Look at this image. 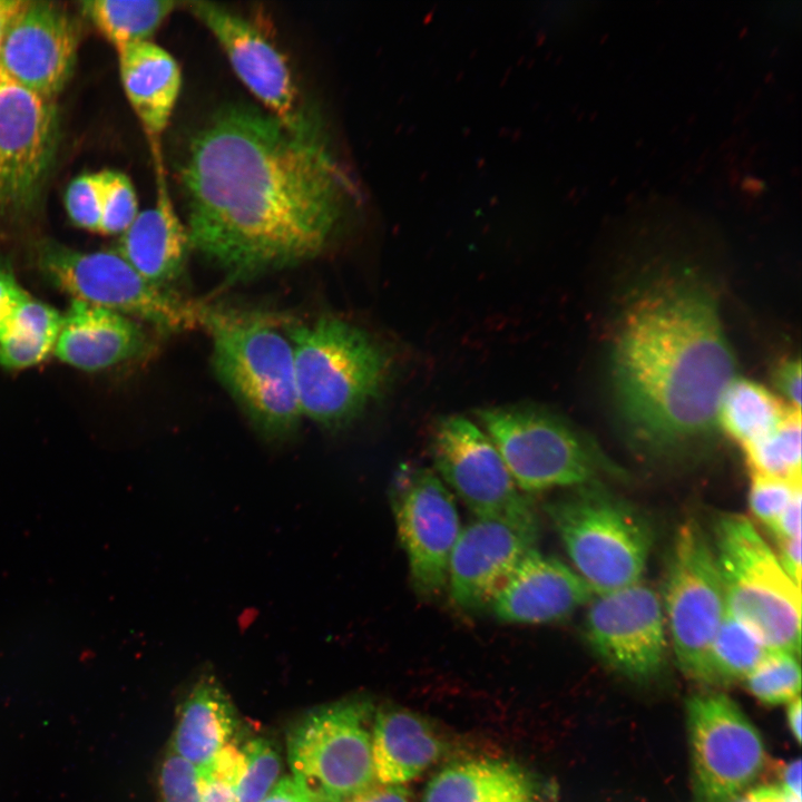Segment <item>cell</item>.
<instances>
[{
    "instance_id": "14",
    "label": "cell",
    "mask_w": 802,
    "mask_h": 802,
    "mask_svg": "<svg viewBox=\"0 0 802 802\" xmlns=\"http://www.w3.org/2000/svg\"><path fill=\"white\" fill-rule=\"evenodd\" d=\"M59 138L53 99L0 69V216L28 211L53 165Z\"/></svg>"
},
{
    "instance_id": "32",
    "label": "cell",
    "mask_w": 802,
    "mask_h": 802,
    "mask_svg": "<svg viewBox=\"0 0 802 802\" xmlns=\"http://www.w3.org/2000/svg\"><path fill=\"white\" fill-rule=\"evenodd\" d=\"M245 767L236 786L238 802H260L276 784L281 756L274 743L255 737L242 746Z\"/></svg>"
},
{
    "instance_id": "40",
    "label": "cell",
    "mask_w": 802,
    "mask_h": 802,
    "mask_svg": "<svg viewBox=\"0 0 802 802\" xmlns=\"http://www.w3.org/2000/svg\"><path fill=\"white\" fill-rule=\"evenodd\" d=\"M801 500L800 491L769 527L776 541L790 539L801 534Z\"/></svg>"
},
{
    "instance_id": "37",
    "label": "cell",
    "mask_w": 802,
    "mask_h": 802,
    "mask_svg": "<svg viewBox=\"0 0 802 802\" xmlns=\"http://www.w3.org/2000/svg\"><path fill=\"white\" fill-rule=\"evenodd\" d=\"M30 295L19 285L12 267L0 261V339L7 332L20 306Z\"/></svg>"
},
{
    "instance_id": "19",
    "label": "cell",
    "mask_w": 802,
    "mask_h": 802,
    "mask_svg": "<svg viewBox=\"0 0 802 802\" xmlns=\"http://www.w3.org/2000/svg\"><path fill=\"white\" fill-rule=\"evenodd\" d=\"M568 565L530 549L498 590L490 608L509 624H549L565 619L595 597Z\"/></svg>"
},
{
    "instance_id": "20",
    "label": "cell",
    "mask_w": 802,
    "mask_h": 802,
    "mask_svg": "<svg viewBox=\"0 0 802 802\" xmlns=\"http://www.w3.org/2000/svg\"><path fill=\"white\" fill-rule=\"evenodd\" d=\"M145 345L140 326L118 312L72 300L62 314L53 353L84 371H98L138 355Z\"/></svg>"
},
{
    "instance_id": "27",
    "label": "cell",
    "mask_w": 802,
    "mask_h": 802,
    "mask_svg": "<svg viewBox=\"0 0 802 802\" xmlns=\"http://www.w3.org/2000/svg\"><path fill=\"white\" fill-rule=\"evenodd\" d=\"M178 3L170 0H86L81 11L116 49L149 41Z\"/></svg>"
},
{
    "instance_id": "4",
    "label": "cell",
    "mask_w": 802,
    "mask_h": 802,
    "mask_svg": "<svg viewBox=\"0 0 802 802\" xmlns=\"http://www.w3.org/2000/svg\"><path fill=\"white\" fill-rule=\"evenodd\" d=\"M302 417L327 428L354 420L387 387L392 360L369 333L323 316L288 326Z\"/></svg>"
},
{
    "instance_id": "1",
    "label": "cell",
    "mask_w": 802,
    "mask_h": 802,
    "mask_svg": "<svg viewBox=\"0 0 802 802\" xmlns=\"http://www.w3.org/2000/svg\"><path fill=\"white\" fill-rule=\"evenodd\" d=\"M180 183L190 247L232 281L319 255L352 189L315 126L291 128L246 105L197 131Z\"/></svg>"
},
{
    "instance_id": "30",
    "label": "cell",
    "mask_w": 802,
    "mask_h": 802,
    "mask_svg": "<svg viewBox=\"0 0 802 802\" xmlns=\"http://www.w3.org/2000/svg\"><path fill=\"white\" fill-rule=\"evenodd\" d=\"M801 410H792L770 433L743 446L751 475L802 481Z\"/></svg>"
},
{
    "instance_id": "26",
    "label": "cell",
    "mask_w": 802,
    "mask_h": 802,
    "mask_svg": "<svg viewBox=\"0 0 802 802\" xmlns=\"http://www.w3.org/2000/svg\"><path fill=\"white\" fill-rule=\"evenodd\" d=\"M792 410L762 384L736 376L721 399L718 430L743 447L770 433Z\"/></svg>"
},
{
    "instance_id": "35",
    "label": "cell",
    "mask_w": 802,
    "mask_h": 802,
    "mask_svg": "<svg viewBox=\"0 0 802 802\" xmlns=\"http://www.w3.org/2000/svg\"><path fill=\"white\" fill-rule=\"evenodd\" d=\"M801 490V482L751 475L749 489L750 510L756 519L769 528Z\"/></svg>"
},
{
    "instance_id": "2",
    "label": "cell",
    "mask_w": 802,
    "mask_h": 802,
    "mask_svg": "<svg viewBox=\"0 0 802 802\" xmlns=\"http://www.w3.org/2000/svg\"><path fill=\"white\" fill-rule=\"evenodd\" d=\"M609 361L616 408L636 448L665 453L718 431L736 359L716 297L695 275H666L637 291L618 315Z\"/></svg>"
},
{
    "instance_id": "39",
    "label": "cell",
    "mask_w": 802,
    "mask_h": 802,
    "mask_svg": "<svg viewBox=\"0 0 802 802\" xmlns=\"http://www.w3.org/2000/svg\"><path fill=\"white\" fill-rule=\"evenodd\" d=\"M334 802H412L404 785L373 782L369 786Z\"/></svg>"
},
{
    "instance_id": "3",
    "label": "cell",
    "mask_w": 802,
    "mask_h": 802,
    "mask_svg": "<svg viewBox=\"0 0 802 802\" xmlns=\"http://www.w3.org/2000/svg\"><path fill=\"white\" fill-rule=\"evenodd\" d=\"M217 379L266 438L283 439L302 419L288 327L257 312L202 307Z\"/></svg>"
},
{
    "instance_id": "21",
    "label": "cell",
    "mask_w": 802,
    "mask_h": 802,
    "mask_svg": "<svg viewBox=\"0 0 802 802\" xmlns=\"http://www.w3.org/2000/svg\"><path fill=\"white\" fill-rule=\"evenodd\" d=\"M160 169L159 163L156 205L137 214L121 234L117 253L147 282L165 288L180 275L190 242L165 188Z\"/></svg>"
},
{
    "instance_id": "33",
    "label": "cell",
    "mask_w": 802,
    "mask_h": 802,
    "mask_svg": "<svg viewBox=\"0 0 802 802\" xmlns=\"http://www.w3.org/2000/svg\"><path fill=\"white\" fill-rule=\"evenodd\" d=\"M101 219L99 233L123 234L138 214V202L130 179L121 172H99Z\"/></svg>"
},
{
    "instance_id": "22",
    "label": "cell",
    "mask_w": 802,
    "mask_h": 802,
    "mask_svg": "<svg viewBox=\"0 0 802 802\" xmlns=\"http://www.w3.org/2000/svg\"><path fill=\"white\" fill-rule=\"evenodd\" d=\"M117 52L127 99L156 147L179 96V66L168 51L150 41L121 47Z\"/></svg>"
},
{
    "instance_id": "47",
    "label": "cell",
    "mask_w": 802,
    "mask_h": 802,
    "mask_svg": "<svg viewBox=\"0 0 802 802\" xmlns=\"http://www.w3.org/2000/svg\"><path fill=\"white\" fill-rule=\"evenodd\" d=\"M788 724L790 727V731L793 734V737L796 742L801 741V714H802V704H801V697L798 696L790 703H788Z\"/></svg>"
},
{
    "instance_id": "11",
    "label": "cell",
    "mask_w": 802,
    "mask_h": 802,
    "mask_svg": "<svg viewBox=\"0 0 802 802\" xmlns=\"http://www.w3.org/2000/svg\"><path fill=\"white\" fill-rule=\"evenodd\" d=\"M693 802H732L761 773V734L737 704L720 692L692 695L686 703Z\"/></svg>"
},
{
    "instance_id": "17",
    "label": "cell",
    "mask_w": 802,
    "mask_h": 802,
    "mask_svg": "<svg viewBox=\"0 0 802 802\" xmlns=\"http://www.w3.org/2000/svg\"><path fill=\"white\" fill-rule=\"evenodd\" d=\"M78 45V26L65 9L27 0L4 35L0 69L22 87L53 99L71 76Z\"/></svg>"
},
{
    "instance_id": "10",
    "label": "cell",
    "mask_w": 802,
    "mask_h": 802,
    "mask_svg": "<svg viewBox=\"0 0 802 802\" xmlns=\"http://www.w3.org/2000/svg\"><path fill=\"white\" fill-rule=\"evenodd\" d=\"M661 598L679 669L707 683V655L726 605L711 541L693 519L677 529Z\"/></svg>"
},
{
    "instance_id": "31",
    "label": "cell",
    "mask_w": 802,
    "mask_h": 802,
    "mask_svg": "<svg viewBox=\"0 0 802 802\" xmlns=\"http://www.w3.org/2000/svg\"><path fill=\"white\" fill-rule=\"evenodd\" d=\"M747 691L769 705L788 704L801 691L799 656L786 652H767L743 679Z\"/></svg>"
},
{
    "instance_id": "43",
    "label": "cell",
    "mask_w": 802,
    "mask_h": 802,
    "mask_svg": "<svg viewBox=\"0 0 802 802\" xmlns=\"http://www.w3.org/2000/svg\"><path fill=\"white\" fill-rule=\"evenodd\" d=\"M202 772V796L200 802H238L236 788L208 773Z\"/></svg>"
},
{
    "instance_id": "7",
    "label": "cell",
    "mask_w": 802,
    "mask_h": 802,
    "mask_svg": "<svg viewBox=\"0 0 802 802\" xmlns=\"http://www.w3.org/2000/svg\"><path fill=\"white\" fill-rule=\"evenodd\" d=\"M478 417L521 491L573 489L622 473L593 438L548 410L509 405Z\"/></svg>"
},
{
    "instance_id": "25",
    "label": "cell",
    "mask_w": 802,
    "mask_h": 802,
    "mask_svg": "<svg viewBox=\"0 0 802 802\" xmlns=\"http://www.w3.org/2000/svg\"><path fill=\"white\" fill-rule=\"evenodd\" d=\"M422 802H542L531 774L501 760L457 762L428 783Z\"/></svg>"
},
{
    "instance_id": "13",
    "label": "cell",
    "mask_w": 802,
    "mask_h": 802,
    "mask_svg": "<svg viewBox=\"0 0 802 802\" xmlns=\"http://www.w3.org/2000/svg\"><path fill=\"white\" fill-rule=\"evenodd\" d=\"M430 451L439 476L476 518L539 525L497 448L473 422L461 415L439 420Z\"/></svg>"
},
{
    "instance_id": "15",
    "label": "cell",
    "mask_w": 802,
    "mask_h": 802,
    "mask_svg": "<svg viewBox=\"0 0 802 802\" xmlns=\"http://www.w3.org/2000/svg\"><path fill=\"white\" fill-rule=\"evenodd\" d=\"M588 646L607 666L633 679H648L663 667L667 629L661 595L639 580L596 595L584 620Z\"/></svg>"
},
{
    "instance_id": "29",
    "label": "cell",
    "mask_w": 802,
    "mask_h": 802,
    "mask_svg": "<svg viewBox=\"0 0 802 802\" xmlns=\"http://www.w3.org/2000/svg\"><path fill=\"white\" fill-rule=\"evenodd\" d=\"M769 651L726 612L708 651L707 683L730 684L744 679Z\"/></svg>"
},
{
    "instance_id": "12",
    "label": "cell",
    "mask_w": 802,
    "mask_h": 802,
    "mask_svg": "<svg viewBox=\"0 0 802 802\" xmlns=\"http://www.w3.org/2000/svg\"><path fill=\"white\" fill-rule=\"evenodd\" d=\"M390 499L413 589L423 598L440 596L461 531L452 493L430 469L405 466L395 473Z\"/></svg>"
},
{
    "instance_id": "41",
    "label": "cell",
    "mask_w": 802,
    "mask_h": 802,
    "mask_svg": "<svg viewBox=\"0 0 802 802\" xmlns=\"http://www.w3.org/2000/svg\"><path fill=\"white\" fill-rule=\"evenodd\" d=\"M776 557L790 576L801 587V534L790 539L777 541Z\"/></svg>"
},
{
    "instance_id": "24",
    "label": "cell",
    "mask_w": 802,
    "mask_h": 802,
    "mask_svg": "<svg viewBox=\"0 0 802 802\" xmlns=\"http://www.w3.org/2000/svg\"><path fill=\"white\" fill-rule=\"evenodd\" d=\"M237 724L231 697L213 674L204 673L179 707L170 747L203 771L232 741Z\"/></svg>"
},
{
    "instance_id": "16",
    "label": "cell",
    "mask_w": 802,
    "mask_h": 802,
    "mask_svg": "<svg viewBox=\"0 0 802 802\" xmlns=\"http://www.w3.org/2000/svg\"><path fill=\"white\" fill-rule=\"evenodd\" d=\"M188 10L223 48L233 70L267 113L291 128L312 127L300 104L285 57L244 17L211 1H188Z\"/></svg>"
},
{
    "instance_id": "5",
    "label": "cell",
    "mask_w": 802,
    "mask_h": 802,
    "mask_svg": "<svg viewBox=\"0 0 802 802\" xmlns=\"http://www.w3.org/2000/svg\"><path fill=\"white\" fill-rule=\"evenodd\" d=\"M711 546L726 612L769 652L800 656L801 587L752 521L740 514H722L714 522Z\"/></svg>"
},
{
    "instance_id": "48",
    "label": "cell",
    "mask_w": 802,
    "mask_h": 802,
    "mask_svg": "<svg viewBox=\"0 0 802 802\" xmlns=\"http://www.w3.org/2000/svg\"><path fill=\"white\" fill-rule=\"evenodd\" d=\"M732 802H756V801L752 800L747 794H744V795L736 798Z\"/></svg>"
},
{
    "instance_id": "8",
    "label": "cell",
    "mask_w": 802,
    "mask_h": 802,
    "mask_svg": "<svg viewBox=\"0 0 802 802\" xmlns=\"http://www.w3.org/2000/svg\"><path fill=\"white\" fill-rule=\"evenodd\" d=\"M36 262L42 276L72 300L138 317L164 332L202 325V304L150 284L117 252H81L43 239Z\"/></svg>"
},
{
    "instance_id": "46",
    "label": "cell",
    "mask_w": 802,
    "mask_h": 802,
    "mask_svg": "<svg viewBox=\"0 0 802 802\" xmlns=\"http://www.w3.org/2000/svg\"><path fill=\"white\" fill-rule=\"evenodd\" d=\"M782 786L791 793L801 796V761L796 759L788 763L782 772Z\"/></svg>"
},
{
    "instance_id": "28",
    "label": "cell",
    "mask_w": 802,
    "mask_h": 802,
    "mask_svg": "<svg viewBox=\"0 0 802 802\" xmlns=\"http://www.w3.org/2000/svg\"><path fill=\"white\" fill-rule=\"evenodd\" d=\"M61 323L62 314L30 296L0 339V365L25 369L43 361L53 351Z\"/></svg>"
},
{
    "instance_id": "42",
    "label": "cell",
    "mask_w": 802,
    "mask_h": 802,
    "mask_svg": "<svg viewBox=\"0 0 802 802\" xmlns=\"http://www.w3.org/2000/svg\"><path fill=\"white\" fill-rule=\"evenodd\" d=\"M260 802H317L293 776L282 777Z\"/></svg>"
},
{
    "instance_id": "34",
    "label": "cell",
    "mask_w": 802,
    "mask_h": 802,
    "mask_svg": "<svg viewBox=\"0 0 802 802\" xmlns=\"http://www.w3.org/2000/svg\"><path fill=\"white\" fill-rule=\"evenodd\" d=\"M160 802H200L202 772L169 747L158 772Z\"/></svg>"
},
{
    "instance_id": "44",
    "label": "cell",
    "mask_w": 802,
    "mask_h": 802,
    "mask_svg": "<svg viewBox=\"0 0 802 802\" xmlns=\"http://www.w3.org/2000/svg\"><path fill=\"white\" fill-rule=\"evenodd\" d=\"M746 794L756 802H801V796L791 793L783 786L755 788Z\"/></svg>"
},
{
    "instance_id": "9",
    "label": "cell",
    "mask_w": 802,
    "mask_h": 802,
    "mask_svg": "<svg viewBox=\"0 0 802 802\" xmlns=\"http://www.w3.org/2000/svg\"><path fill=\"white\" fill-rule=\"evenodd\" d=\"M370 713L366 701L345 700L313 708L290 728L293 777L317 802L338 801L374 782Z\"/></svg>"
},
{
    "instance_id": "38",
    "label": "cell",
    "mask_w": 802,
    "mask_h": 802,
    "mask_svg": "<svg viewBox=\"0 0 802 802\" xmlns=\"http://www.w3.org/2000/svg\"><path fill=\"white\" fill-rule=\"evenodd\" d=\"M774 382L786 403L801 410V362L799 359L783 361L775 370Z\"/></svg>"
},
{
    "instance_id": "6",
    "label": "cell",
    "mask_w": 802,
    "mask_h": 802,
    "mask_svg": "<svg viewBox=\"0 0 802 802\" xmlns=\"http://www.w3.org/2000/svg\"><path fill=\"white\" fill-rule=\"evenodd\" d=\"M574 570L595 595L642 580L653 546L646 518L602 482L573 488L546 506Z\"/></svg>"
},
{
    "instance_id": "18",
    "label": "cell",
    "mask_w": 802,
    "mask_h": 802,
    "mask_svg": "<svg viewBox=\"0 0 802 802\" xmlns=\"http://www.w3.org/2000/svg\"><path fill=\"white\" fill-rule=\"evenodd\" d=\"M539 536V525L475 518L461 528L448 575L449 595L461 610L490 608L498 590Z\"/></svg>"
},
{
    "instance_id": "23",
    "label": "cell",
    "mask_w": 802,
    "mask_h": 802,
    "mask_svg": "<svg viewBox=\"0 0 802 802\" xmlns=\"http://www.w3.org/2000/svg\"><path fill=\"white\" fill-rule=\"evenodd\" d=\"M442 751L443 743L419 715L397 707L375 712L371 731L375 782L403 785L422 774Z\"/></svg>"
},
{
    "instance_id": "45",
    "label": "cell",
    "mask_w": 802,
    "mask_h": 802,
    "mask_svg": "<svg viewBox=\"0 0 802 802\" xmlns=\"http://www.w3.org/2000/svg\"><path fill=\"white\" fill-rule=\"evenodd\" d=\"M27 0H0V49L9 25Z\"/></svg>"
},
{
    "instance_id": "36",
    "label": "cell",
    "mask_w": 802,
    "mask_h": 802,
    "mask_svg": "<svg viewBox=\"0 0 802 802\" xmlns=\"http://www.w3.org/2000/svg\"><path fill=\"white\" fill-rule=\"evenodd\" d=\"M65 206L75 225L99 233L101 219L99 173H86L74 178L65 193Z\"/></svg>"
}]
</instances>
